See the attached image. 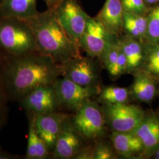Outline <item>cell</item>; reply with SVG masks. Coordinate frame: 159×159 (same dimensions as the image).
I'll return each mask as SVG.
<instances>
[{
  "label": "cell",
  "instance_id": "cell-14",
  "mask_svg": "<svg viewBox=\"0 0 159 159\" xmlns=\"http://www.w3.org/2000/svg\"><path fill=\"white\" fill-rule=\"evenodd\" d=\"M124 12L121 0H106L97 18L110 34L116 36L123 29Z\"/></svg>",
  "mask_w": 159,
  "mask_h": 159
},
{
  "label": "cell",
  "instance_id": "cell-25",
  "mask_svg": "<svg viewBox=\"0 0 159 159\" xmlns=\"http://www.w3.org/2000/svg\"><path fill=\"white\" fill-rule=\"evenodd\" d=\"M124 11L144 15L147 8L143 0H121Z\"/></svg>",
  "mask_w": 159,
  "mask_h": 159
},
{
  "label": "cell",
  "instance_id": "cell-8",
  "mask_svg": "<svg viewBox=\"0 0 159 159\" xmlns=\"http://www.w3.org/2000/svg\"><path fill=\"white\" fill-rule=\"evenodd\" d=\"M29 116L58 111L60 109L53 85L40 86L18 102Z\"/></svg>",
  "mask_w": 159,
  "mask_h": 159
},
{
  "label": "cell",
  "instance_id": "cell-5",
  "mask_svg": "<svg viewBox=\"0 0 159 159\" xmlns=\"http://www.w3.org/2000/svg\"><path fill=\"white\" fill-rule=\"evenodd\" d=\"M55 12L59 23L65 31L79 44L90 17L76 0H61Z\"/></svg>",
  "mask_w": 159,
  "mask_h": 159
},
{
  "label": "cell",
  "instance_id": "cell-26",
  "mask_svg": "<svg viewBox=\"0 0 159 159\" xmlns=\"http://www.w3.org/2000/svg\"><path fill=\"white\" fill-rule=\"evenodd\" d=\"M9 102L4 96L0 89V132L5 127L9 117Z\"/></svg>",
  "mask_w": 159,
  "mask_h": 159
},
{
  "label": "cell",
  "instance_id": "cell-11",
  "mask_svg": "<svg viewBox=\"0 0 159 159\" xmlns=\"http://www.w3.org/2000/svg\"><path fill=\"white\" fill-rule=\"evenodd\" d=\"M67 116L58 111L29 116V119L33 121L36 132L51 153L55 147L63 121Z\"/></svg>",
  "mask_w": 159,
  "mask_h": 159
},
{
  "label": "cell",
  "instance_id": "cell-29",
  "mask_svg": "<svg viewBox=\"0 0 159 159\" xmlns=\"http://www.w3.org/2000/svg\"><path fill=\"white\" fill-rule=\"evenodd\" d=\"M74 158L78 159H94V150L87 148H81L79 152L75 155Z\"/></svg>",
  "mask_w": 159,
  "mask_h": 159
},
{
  "label": "cell",
  "instance_id": "cell-12",
  "mask_svg": "<svg viewBox=\"0 0 159 159\" xmlns=\"http://www.w3.org/2000/svg\"><path fill=\"white\" fill-rule=\"evenodd\" d=\"M61 77L83 86H93L97 79L95 66L90 60L77 57L61 66Z\"/></svg>",
  "mask_w": 159,
  "mask_h": 159
},
{
  "label": "cell",
  "instance_id": "cell-10",
  "mask_svg": "<svg viewBox=\"0 0 159 159\" xmlns=\"http://www.w3.org/2000/svg\"><path fill=\"white\" fill-rule=\"evenodd\" d=\"M80 134L75 129L71 117L67 116L63 121L55 147L51 152L54 159L74 158L81 149Z\"/></svg>",
  "mask_w": 159,
  "mask_h": 159
},
{
  "label": "cell",
  "instance_id": "cell-19",
  "mask_svg": "<svg viewBox=\"0 0 159 159\" xmlns=\"http://www.w3.org/2000/svg\"><path fill=\"white\" fill-rule=\"evenodd\" d=\"M29 119L27 147L24 156L25 159H47L51 153L46 143L41 139L34 127L33 121Z\"/></svg>",
  "mask_w": 159,
  "mask_h": 159
},
{
  "label": "cell",
  "instance_id": "cell-2",
  "mask_svg": "<svg viewBox=\"0 0 159 159\" xmlns=\"http://www.w3.org/2000/svg\"><path fill=\"white\" fill-rule=\"evenodd\" d=\"M34 34L38 51L61 66L79 57V44L65 31L56 12L48 10L27 21Z\"/></svg>",
  "mask_w": 159,
  "mask_h": 159
},
{
  "label": "cell",
  "instance_id": "cell-16",
  "mask_svg": "<svg viewBox=\"0 0 159 159\" xmlns=\"http://www.w3.org/2000/svg\"><path fill=\"white\" fill-rule=\"evenodd\" d=\"M153 77L145 70L137 71L131 91L137 101L149 103L153 100L157 92Z\"/></svg>",
  "mask_w": 159,
  "mask_h": 159
},
{
  "label": "cell",
  "instance_id": "cell-3",
  "mask_svg": "<svg viewBox=\"0 0 159 159\" xmlns=\"http://www.w3.org/2000/svg\"><path fill=\"white\" fill-rule=\"evenodd\" d=\"M39 52L33 31L25 21L8 18L0 23V54L2 58Z\"/></svg>",
  "mask_w": 159,
  "mask_h": 159
},
{
  "label": "cell",
  "instance_id": "cell-1",
  "mask_svg": "<svg viewBox=\"0 0 159 159\" xmlns=\"http://www.w3.org/2000/svg\"><path fill=\"white\" fill-rule=\"evenodd\" d=\"M61 75L60 65L36 52L21 57L2 58L0 86L9 102H18L35 89L52 85Z\"/></svg>",
  "mask_w": 159,
  "mask_h": 159
},
{
  "label": "cell",
  "instance_id": "cell-18",
  "mask_svg": "<svg viewBox=\"0 0 159 159\" xmlns=\"http://www.w3.org/2000/svg\"><path fill=\"white\" fill-rule=\"evenodd\" d=\"M121 48L127 61V72L137 70L145 60V49L143 43L128 35L120 39Z\"/></svg>",
  "mask_w": 159,
  "mask_h": 159
},
{
  "label": "cell",
  "instance_id": "cell-32",
  "mask_svg": "<svg viewBox=\"0 0 159 159\" xmlns=\"http://www.w3.org/2000/svg\"><path fill=\"white\" fill-rule=\"evenodd\" d=\"M154 158L156 159H159V148L156 150V151L154 152Z\"/></svg>",
  "mask_w": 159,
  "mask_h": 159
},
{
  "label": "cell",
  "instance_id": "cell-15",
  "mask_svg": "<svg viewBox=\"0 0 159 159\" xmlns=\"http://www.w3.org/2000/svg\"><path fill=\"white\" fill-rule=\"evenodd\" d=\"M37 0H2L1 10L4 17L27 21L38 14Z\"/></svg>",
  "mask_w": 159,
  "mask_h": 159
},
{
  "label": "cell",
  "instance_id": "cell-23",
  "mask_svg": "<svg viewBox=\"0 0 159 159\" xmlns=\"http://www.w3.org/2000/svg\"><path fill=\"white\" fill-rule=\"evenodd\" d=\"M146 40L148 43L159 44V6L154 7L147 16Z\"/></svg>",
  "mask_w": 159,
  "mask_h": 159
},
{
  "label": "cell",
  "instance_id": "cell-24",
  "mask_svg": "<svg viewBox=\"0 0 159 159\" xmlns=\"http://www.w3.org/2000/svg\"><path fill=\"white\" fill-rule=\"evenodd\" d=\"M129 95V90L125 88L108 87L102 90L100 98L107 104H117L127 102Z\"/></svg>",
  "mask_w": 159,
  "mask_h": 159
},
{
  "label": "cell",
  "instance_id": "cell-28",
  "mask_svg": "<svg viewBox=\"0 0 159 159\" xmlns=\"http://www.w3.org/2000/svg\"><path fill=\"white\" fill-rule=\"evenodd\" d=\"M127 58L125 57V54L123 52V51L121 48V49L120 51L117 62L116 64V75L117 76V75H121L125 72H127Z\"/></svg>",
  "mask_w": 159,
  "mask_h": 159
},
{
  "label": "cell",
  "instance_id": "cell-33",
  "mask_svg": "<svg viewBox=\"0 0 159 159\" xmlns=\"http://www.w3.org/2000/svg\"><path fill=\"white\" fill-rule=\"evenodd\" d=\"M146 2H147L148 4H154L156 2H157L159 0H145Z\"/></svg>",
  "mask_w": 159,
  "mask_h": 159
},
{
  "label": "cell",
  "instance_id": "cell-9",
  "mask_svg": "<svg viewBox=\"0 0 159 159\" xmlns=\"http://www.w3.org/2000/svg\"><path fill=\"white\" fill-rule=\"evenodd\" d=\"M114 37L115 35L110 34L97 18L90 17L80 40V47L90 56L102 57L114 39Z\"/></svg>",
  "mask_w": 159,
  "mask_h": 159
},
{
  "label": "cell",
  "instance_id": "cell-4",
  "mask_svg": "<svg viewBox=\"0 0 159 159\" xmlns=\"http://www.w3.org/2000/svg\"><path fill=\"white\" fill-rule=\"evenodd\" d=\"M60 109L75 112L96 93L93 86L79 85L70 80L58 77L52 84Z\"/></svg>",
  "mask_w": 159,
  "mask_h": 159
},
{
  "label": "cell",
  "instance_id": "cell-22",
  "mask_svg": "<svg viewBox=\"0 0 159 159\" xmlns=\"http://www.w3.org/2000/svg\"><path fill=\"white\" fill-rule=\"evenodd\" d=\"M120 49V40L114 39L102 56L108 73L114 77L116 76V68Z\"/></svg>",
  "mask_w": 159,
  "mask_h": 159
},
{
  "label": "cell",
  "instance_id": "cell-13",
  "mask_svg": "<svg viewBox=\"0 0 159 159\" xmlns=\"http://www.w3.org/2000/svg\"><path fill=\"white\" fill-rule=\"evenodd\" d=\"M130 132L142 142L144 152L154 154L159 148V117L156 115L146 114L142 123Z\"/></svg>",
  "mask_w": 159,
  "mask_h": 159
},
{
  "label": "cell",
  "instance_id": "cell-7",
  "mask_svg": "<svg viewBox=\"0 0 159 159\" xmlns=\"http://www.w3.org/2000/svg\"><path fill=\"white\" fill-rule=\"evenodd\" d=\"M71 119L80 134L87 139L100 137L104 130L105 121L102 113L97 104L90 100L79 108Z\"/></svg>",
  "mask_w": 159,
  "mask_h": 159
},
{
  "label": "cell",
  "instance_id": "cell-27",
  "mask_svg": "<svg viewBox=\"0 0 159 159\" xmlns=\"http://www.w3.org/2000/svg\"><path fill=\"white\" fill-rule=\"evenodd\" d=\"M113 158V154L107 145L99 144L94 150V159H110Z\"/></svg>",
  "mask_w": 159,
  "mask_h": 159
},
{
  "label": "cell",
  "instance_id": "cell-34",
  "mask_svg": "<svg viewBox=\"0 0 159 159\" xmlns=\"http://www.w3.org/2000/svg\"><path fill=\"white\" fill-rule=\"evenodd\" d=\"M2 61V56L0 54V71H1V67ZM0 89H1V86H0Z\"/></svg>",
  "mask_w": 159,
  "mask_h": 159
},
{
  "label": "cell",
  "instance_id": "cell-6",
  "mask_svg": "<svg viewBox=\"0 0 159 159\" xmlns=\"http://www.w3.org/2000/svg\"><path fill=\"white\" fill-rule=\"evenodd\" d=\"M105 115L110 127L116 131H131L139 125L146 116L141 108L127 104H107Z\"/></svg>",
  "mask_w": 159,
  "mask_h": 159
},
{
  "label": "cell",
  "instance_id": "cell-35",
  "mask_svg": "<svg viewBox=\"0 0 159 159\" xmlns=\"http://www.w3.org/2000/svg\"><path fill=\"white\" fill-rule=\"evenodd\" d=\"M158 81H159V77H158Z\"/></svg>",
  "mask_w": 159,
  "mask_h": 159
},
{
  "label": "cell",
  "instance_id": "cell-31",
  "mask_svg": "<svg viewBox=\"0 0 159 159\" xmlns=\"http://www.w3.org/2000/svg\"><path fill=\"white\" fill-rule=\"evenodd\" d=\"M46 2L49 4L51 6H54V5H58L59 4V2L61 1V0H46Z\"/></svg>",
  "mask_w": 159,
  "mask_h": 159
},
{
  "label": "cell",
  "instance_id": "cell-30",
  "mask_svg": "<svg viewBox=\"0 0 159 159\" xmlns=\"http://www.w3.org/2000/svg\"><path fill=\"white\" fill-rule=\"evenodd\" d=\"M20 156L11 153L0 148V159H20Z\"/></svg>",
  "mask_w": 159,
  "mask_h": 159
},
{
  "label": "cell",
  "instance_id": "cell-17",
  "mask_svg": "<svg viewBox=\"0 0 159 159\" xmlns=\"http://www.w3.org/2000/svg\"><path fill=\"white\" fill-rule=\"evenodd\" d=\"M111 139L116 151L123 156L129 157L144 152L142 142L130 131H114Z\"/></svg>",
  "mask_w": 159,
  "mask_h": 159
},
{
  "label": "cell",
  "instance_id": "cell-20",
  "mask_svg": "<svg viewBox=\"0 0 159 159\" xmlns=\"http://www.w3.org/2000/svg\"><path fill=\"white\" fill-rule=\"evenodd\" d=\"M147 16L124 12L123 29L127 35L143 43L147 31Z\"/></svg>",
  "mask_w": 159,
  "mask_h": 159
},
{
  "label": "cell",
  "instance_id": "cell-21",
  "mask_svg": "<svg viewBox=\"0 0 159 159\" xmlns=\"http://www.w3.org/2000/svg\"><path fill=\"white\" fill-rule=\"evenodd\" d=\"M144 70L153 76L159 77V44L148 43L144 46Z\"/></svg>",
  "mask_w": 159,
  "mask_h": 159
}]
</instances>
